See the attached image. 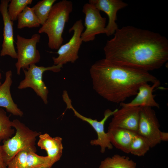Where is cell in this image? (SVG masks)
I'll return each instance as SVG.
<instances>
[{"label":"cell","mask_w":168,"mask_h":168,"mask_svg":"<svg viewBox=\"0 0 168 168\" xmlns=\"http://www.w3.org/2000/svg\"><path fill=\"white\" fill-rule=\"evenodd\" d=\"M40 38V35L38 34L33 35L29 39L17 35L16 44L17 60L15 66L18 75L20 74L21 69H26L30 65L40 62V55L36 44Z\"/></svg>","instance_id":"8992f818"},{"label":"cell","mask_w":168,"mask_h":168,"mask_svg":"<svg viewBox=\"0 0 168 168\" xmlns=\"http://www.w3.org/2000/svg\"><path fill=\"white\" fill-rule=\"evenodd\" d=\"M105 58L114 64L149 72L168 60V40L159 33L132 26L118 28L104 48Z\"/></svg>","instance_id":"6da1fadb"},{"label":"cell","mask_w":168,"mask_h":168,"mask_svg":"<svg viewBox=\"0 0 168 168\" xmlns=\"http://www.w3.org/2000/svg\"><path fill=\"white\" fill-rule=\"evenodd\" d=\"M84 29L82 20L76 21L69 30V33L73 31L69 40L61 45L57 52L58 56L53 57L54 65H63L68 63H74L78 58V52L82 43L81 36Z\"/></svg>","instance_id":"52a82bcc"},{"label":"cell","mask_w":168,"mask_h":168,"mask_svg":"<svg viewBox=\"0 0 168 168\" xmlns=\"http://www.w3.org/2000/svg\"><path fill=\"white\" fill-rule=\"evenodd\" d=\"M63 66L61 65H54L51 66L44 67L37 66L35 64H31L26 69H23L25 77L19 83L18 88L22 90L28 87L31 88L41 99L44 104H47L49 91L43 80V74L47 71L58 72Z\"/></svg>","instance_id":"5b68a950"},{"label":"cell","mask_w":168,"mask_h":168,"mask_svg":"<svg viewBox=\"0 0 168 168\" xmlns=\"http://www.w3.org/2000/svg\"><path fill=\"white\" fill-rule=\"evenodd\" d=\"M90 73L95 91L105 100L117 104L136 95L144 83L160 82L149 72L117 65L105 58L93 64Z\"/></svg>","instance_id":"7a4b0ae2"},{"label":"cell","mask_w":168,"mask_h":168,"mask_svg":"<svg viewBox=\"0 0 168 168\" xmlns=\"http://www.w3.org/2000/svg\"><path fill=\"white\" fill-rule=\"evenodd\" d=\"M107 133L113 146L126 153H129L130 144L137 133L128 130L116 128H108Z\"/></svg>","instance_id":"e0dca14e"},{"label":"cell","mask_w":168,"mask_h":168,"mask_svg":"<svg viewBox=\"0 0 168 168\" xmlns=\"http://www.w3.org/2000/svg\"><path fill=\"white\" fill-rule=\"evenodd\" d=\"M151 148L148 142L143 137L136 134L129 147V153L138 156H143Z\"/></svg>","instance_id":"44dd1931"},{"label":"cell","mask_w":168,"mask_h":168,"mask_svg":"<svg viewBox=\"0 0 168 168\" xmlns=\"http://www.w3.org/2000/svg\"><path fill=\"white\" fill-rule=\"evenodd\" d=\"M52 167H43L41 168H51Z\"/></svg>","instance_id":"f1b7e54d"},{"label":"cell","mask_w":168,"mask_h":168,"mask_svg":"<svg viewBox=\"0 0 168 168\" xmlns=\"http://www.w3.org/2000/svg\"><path fill=\"white\" fill-rule=\"evenodd\" d=\"M32 0H11L8 4L7 12L11 20L14 21L17 20L18 16L24 9L31 4Z\"/></svg>","instance_id":"cb8c5ba5"},{"label":"cell","mask_w":168,"mask_h":168,"mask_svg":"<svg viewBox=\"0 0 168 168\" xmlns=\"http://www.w3.org/2000/svg\"><path fill=\"white\" fill-rule=\"evenodd\" d=\"M160 127L155 111L151 107H142L137 133L148 142L151 148L161 142Z\"/></svg>","instance_id":"9c48e42d"},{"label":"cell","mask_w":168,"mask_h":168,"mask_svg":"<svg viewBox=\"0 0 168 168\" xmlns=\"http://www.w3.org/2000/svg\"><path fill=\"white\" fill-rule=\"evenodd\" d=\"M72 10L73 4L71 1L62 0L54 3L47 19L39 29V33L47 35L48 46L50 49H58L62 45V34Z\"/></svg>","instance_id":"3957f363"},{"label":"cell","mask_w":168,"mask_h":168,"mask_svg":"<svg viewBox=\"0 0 168 168\" xmlns=\"http://www.w3.org/2000/svg\"><path fill=\"white\" fill-rule=\"evenodd\" d=\"M17 20L18 29H22L25 27H37L40 25L33 8L29 6H26L19 15Z\"/></svg>","instance_id":"d6986e66"},{"label":"cell","mask_w":168,"mask_h":168,"mask_svg":"<svg viewBox=\"0 0 168 168\" xmlns=\"http://www.w3.org/2000/svg\"><path fill=\"white\" fill-rule=\"evenodd\" d=\"M13 128L12 121L5 110L0 107V142L12 137L15 132Z\"/></svg>","instance_id":"ffe728a7"},{"label":"cell","mask_w":168,"mask_h":168,"mask_svg":"<svg viewBox=\"0 0 168 168\" xmlns=\"http://www.w3.org/2000/svg\"><path fill=\"white\" fill-rule=\"evenodd\" d=\"M28 152L21 151L18 153L8 163V168H26V157Z\"/></svg>","instance_id":"d4e9b609"},{"label":"cell","mask_w":168,"mask_h":168,"mask_svg":"<svg viewBox=\"0 0 168 168\" xmlns=\"http://www.w3.org/2000/svg\"><path fill=\"white\" fill-rule=\"evenodd\" d=\"M161 141L166 142L168 141V133L167 132L161 131L160 134Z\"/></svg>","instance_id":"4316f807"},{"label":"cell","mask_w":168,"mask_h":168,"mask_svg":"<svg viewBox=\"0 0 168 168\" xmlns=\"http://www.w3.org/2000/svg\"><path fill=\"white\" fill-rule=\"evenodd\" d=\"M160 83H156L151 86L148 83H144L139 87L136 96L129 103L122 102L121 107H149L160 108V105L154 99L153 94L154 89L158 86Z\"/></svg>","instance_id":"5bb4252c"},{"label":"cell","mask_w":168,"mask_h":168,"mask_svg":"<svg viewBox=\"0 0 168 168\" xmlns=\"http://www.w3.org/2000/svg\"><path fill=\"white\" fill-rule=\"evenodd\" d=\"M82 11L85 15V30L81 34L82 42L94 40L96 35L105 33L106 18L102 17L94 5L89 3L84 4Z\"/></svg>","instance_id":"30bf717a"},{"label":"cell","mask_w":168,"mask_h":168,"mask_svg":"<svg viewBox=\"0 0 168 168\" xmlns=\"http://www.w3.org/2000/svg\"><path fill=\"white\" fill-rule=\"evenodd\" d=\"M52 164L47 156L38 155L36 152H28L26 157V168H41L52 167Z\"/></svg>","instance_id":"603a6c76"},{"label":"cell","mask_w":168,"mask_h":168,"mask_svg":"<svg viewBox=\"0 0 168 168\" xmlns=\"http://www.w3.org/2000/svg\"><path fill=\"white\" fill-rule=\"evenodd\" d=\"M12 83V72L9 70L6 72L5 81L0 86V107L5 108L14 115L21 117L23 113L14 103L11 96L10 87Z\"/></svg>","instance_id":"2e32d148"},{"label":"cell","mask_w":168,"mask_h":168,"mask_svg":"<svg viewBox=\"0 0 168 168\" xmlns=\"http://www.w3.org/2000/svg\"><path fill=\"white\" fill-rule=\"evenodd\" d=\"M141 107H121L113 115L108 128H116L137 133Z\"/></svg>","instance_id":"8fae6325"},{"label":"cell","mask_w":168,"mask_h":168,"mask_svg":"<svg viewBox=\"0 0 168 168\" xmlns=\"http://www.w3.org/2000/svg\"><path fill=\"white\" fill-rule=\"evenodd\" d=\"M63 101L66 105L67 109L72 110L74 116L90 124L96 132L97 138L91 141V145L99 146L100 147V152L102 153L105 152L107 148L109 149H112L113 146L110 142L107 133L105 131L104 126L106 121L109 117L113 115L117 109L113 111L109 109L105 110L103 118L100 121H98L96 119L86 117L78 113L72 105L70 97H66L63 100Z\"/></svg>","instance_id":"ba28073f"},{"label":"cell","mask_w":168,"mask_h":168,"mask_svg":"<svg viewBox=\"0 0 168 168\" xmlns=\"http://www.w3.org/2000/svg\"><path fill=\"white\" fill-rule=\"evenodd\" d=\"M56 0H42L39 1L32 8L42 25L46 21Z\"/></svg>","instance_id":"7402d4cb"},{"label":"cell","mask_w":168,"mask_h":168,"mask_svg":"<svg viewBox=\"0 0 168 168\" xmlns=\"http://www.w3.org/2000/svg\"><path fill=\"white\" fill-rule=\"evenodd\" d=\"M0 168H8L2 145H0Z\"/></svg>","instance_id":"484cf974"},{"label":"cell","mask_w":168,"mask_h":168,"mask_svg":"<svg viewBox=\"0 0 168 168\" xmlns=\"http://www.w3.org/2000/svg\"><path fill=\"white\" fill-rule=\"evenodd\" d=\"M9 0H2L0 4V12L3 22V40L0 55H8L17 59V54L14 45L13 21L10 19L7 12Z\"/></svg>","instance_id":"7c38bea8"},{"label":"cell","mask_w":168,"mask_h":168,"mask_svg":"<svg viewBox=\"0 0 168 168\" xmlns=\"http://www.w3.org/2000/svg\"><path fill=\"white\" fill-rule=\"evenodd\" d=\"M137 164L128 156L118 154L101 161L99 168H137Z\"/></svg>","instance_id":"ac0fdd59"},{"label":"cell","mask_w":168,"mask_h":168,"mask_svg":"<svg viewBox=\"0 0 168 168\" xmlns=\"http://www.w3.org/2000/svg\"><path fill=\"white\" fill-rule=\"evenodd\" d=\"M88 3L107 15L108 21L105 27V34L107 36L114 35L118 29L116 22L117 13L119 10L127 7L128 4L121 0H89Z\"/></svg>","instance_id":"4fadbf2b"},{"label":"cell","mask_w":168,"mask_h":168,"mask_svg":"<svg viewBox=\"0 0 168 168\" xmlns=\"http://www.w3.org/2000/svg\"><path fill=\"white\" fill-rule=\"evenodd\" d=\"M2 78V74L1 73L0 71V86L2 85V83L1 82V80Z\"/></svg>","instance_id":"83f0119b"},{"label":"cell","mask_w":168,"mask_h":168,"mask_svg":"<svg viewBox=\"0 0 168 168\" xmlns=\"http://www.w3.org/2000/svg\"><path fill=\"white\" fill-rule=\"evenodd\" d=\"M12 123L13 127L16 130L15 133L11 138L3 141L2 145L7 165L21 151L36 152V138L41 134L30 129L18 119H14Z\"/></svg>","instance_id":"277c9868"},{"label":"cell","mask_w":168,"mask_h":168,"mask_svg":"<svg viewBox=\"0 0 168 168\" xmlns=\"http://www.w3.org/2000/svg\"><path fill=\"white\" fill-rule=\"evenodd\" d=\"M37 145L41 149L45 150L47 156L53 165L58 161L63 153L62 139L59 136L52 137L49 134H41Z\"/></svg>","instance_id":"9a60e30c"}]
</instances>
